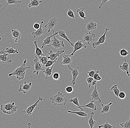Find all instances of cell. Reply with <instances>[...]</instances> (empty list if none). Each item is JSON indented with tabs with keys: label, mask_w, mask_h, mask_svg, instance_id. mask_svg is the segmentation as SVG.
Wrapping results in <instances>:
<instances>
[{
	"label": "cell",
	"mask_w": 130,
	"mask_h": 128,
	"mask_svg": "<svg viewBox=\"0 0 130 128\" xmlns=\"http://www.w3.org/2000/svg\"><path fill=\"white\" fill-rule=\"evenodd\" d=\"M26 62L27 59H25L22 64L21 66L16 69L13 72L8 75L9 77H11L12 75H15L16 77V78L19 80H23L24 79L26 70L28 69H30L31 68L30 66H26Z\"/></svg>",
	"instance_id": "cell-1"
},
{
	"label": "cell",
	"mask_w": 130,
	"mask_h": 128,
	"mask_svg": "<svg viewBox=\"0 0 130 128\" xmlns=\"http://www.w3.org/2000/svg\"><path fill=\"white\" fill-rule=\"evenodd\" d=\"M50 99L52 101L53 104L60 106L66 105L67 101H69V100L66 98L64 95L60 91L58 92L56 95L50 97Z\"/></svg>",
	"instance_id": "cell-2"
},
{
	"label": "cell",
	"mask_w": 130,
	"mask_h": 128,
	"mask_svg": "<svg viewBox=\"0 0 130 128\" xmlns=\"http://www.w3.org/2000/svg\"><path fill=\"white\" fill-rule=\"evenodd\" d=\"M18 106H16L15 103H8L1 105V110L4 114L10 115L17 111L18 109Z\"/></svg>",
	"instance_id": "cell-3"
},
{
	"label": "cell",
	"mask_w": 130,
	"mask_h": 128,
	"mask_svg": "<svg viewBox=\"0 0 130 128\" xmlns=\"http://www.w3.org/2000/svg\"><path fill=\"white\" fill-rule=\"evenodd\" d=\"M43 100V98H41L40 96H39L38 99L37 100L36 102L34 104L28 107L26 110L23 111V113L26 114L27 116L31 115L32 114V112L34 111V109L38 106L39 103L40 101H42Z\"/></svg>",
	"instance_id": "cell-4"
},
{
	"label": "cell",
	"mask_w": 130,
	"mask_h": 128,
	"mask_svg": "<svg viewBox=\"0 0 130 128\" xmlns=\"http://www.w3.org/2000/svg\"><path fill=\"white\" fill-rule=\"evenodd\" d=\"M39 57L36 56L35 58L33 60L35 67H34V70L32 72L33 73H36L37 75H39L40 71L41 70H43V71L45 70V69H43L42 68V64L40 61H39Z\"/></svg>",
	"instance_id": "cell-5"
},
{
	"label": "cell",
	"mask_w": 130,
	"mask_h": 128,
	"mask_svg": "<svg viewBox=\"0 0 130 128\" xmlns=\"http://www.w3.org/2000/svg\"><path fill=\"white\" fill-rule=\"evenodd\" d=\"M58 20L56 18L54 17L49 20L47 24L45 25L44 27L48 29V33L50 32L51 30L56 27L58 25Z\"/></svg>",
	"instance_id": "cell-6"
},
{
	"label": "cell",
	"mask_w": 130,
	"mask_h": 128,
	"mask_svg": "<svg viewBox=\"0 0 130 128\" xmlns=\"http://www.w3.org/2000/svg\"><path fill=\"white\" fill-rule=\"evenodd\" d=\"M110 30L109 27H107L105 28V33H104L103 35H102L101 37L99 38V40L97 42H94L92 43V48H95L98 46H100L101 44H104L106 40V35L107 32Z\"/></svg>",
	"instance_id": "cell-7"
},
{
	"label": "cell",
	"mask_w": 130,
	"mask_h": 128,
	"mask_svg": "<svg viewBox=\"0 0 130 128\" xmlns=\"http://www.w3.org/2000/svg\"><path fill=\"white\" fill-rule=\"evenodd\" d=\"M64 42L62 41H60L58 39L55 37V35L53 36L52 42L50 45V47H53L55 49H58L61 47H64Z\"/></svg>",
	"instance_id": "cell-8"
},
{
	"label": "cell",
	"mask_w": 130,
	"mask_h": 128,
	"mask_svg": "<svg viewBox=\"0 0 130 128\" xmlns=\"http://www.w3.org/2000/svg\"><path fill=\"white\" fill-rule=\"evenodd\" d=\"M53 34L51 36H48L46 37L45 39L43 40V42L41 45V49H43L44 47H50L52 42L53 40H52L51 38L52 37H53L54 35H56L58 34V32L56 31L54 33V31L53 30Z\"/></svg>",
	"instance_id": "cell-9"
},
{
	"label": "cell",
	"mask_w": 130,
	"mask_h": 128,
	"mask_svg": "<svg viewBox=\"0 0 130 128\" xmlns=\"http://www.w3.org/2000/svg\"><path fill=\"white\" fill-rule=\"evenodd\" d=\"M68 68L69 70H70L72 72V75H73V79L72 81V85H74L76 83V80L77 77L79 75L78 70L79 69V67L77 66L75 68L73 69L70 66V65H68Z\"/></svg>",
	"instance_id": "cell-10"
},
{
	"label": "cell",
	"mask_w": 130,
	"mask_h": 128,
	"mask_svg": "<svg viewBox=\"0 0 130 128\" xmlns=\"http://www.w3.org/2000/svg\"><path fill=\"white\" fill-rule=\"evenodd\" d=\"M95 35L94 33L89 32L85 34L83 36V40L87 42V44L90 45V43L95 41Z\"/></svg>",
	"instance_id": "cell-11"
},
{
	"label": "cell",
	"mask_w": 130,
	"mask_h": 128,
	"mask_svg": "<svg viewBox=\"0 0 130 128\" xmlns=\"http://www.w3.org/2000/svg\"><path fill=\"white\" fill-rule=\"evenodd\" d=\"M31 85H32V83L31 82L27 83L26 81L24 82L23 85H20V87L18 89L19 92L20 93L21 92H23L24 94H25L27 92L30 90Z\"/></svg>",
	"instance_id": "cell-12"
},
{
	"label": "cell",
	"mask_w": 130,
	"mask_h": 128,
	"mask_svg": "<svg viewBox=\"0 0 130 128\" xmlns=\"http://www.w3.org/2000/svg\"><path fill=\"white\" fill-rule=\"evenodd\" d=\"M87 46L84 44H83L82 41L78 40L77 42L75 43L74 46V50L73 52L70 55V56L71 57L74 56V54L78 50H80L82 48H87Z\"/></svg>",
	"instance_id": "cell-13"
},
{
	"label": "cell",
	"mask_w": 130,
	"mask_h": 128,
	"mask_svg": "<svg viewBox=\"0 0 130 128\" xmlns=\"http://www.w3.org/2000/svg\"><path fill=\"white\" fill-rule=\"evenodd\" d=\"M64 50H58L57 51V52H53V50H50L48 53L49 60H54L56 58L59 57L60 54L64 52Z\"/></svg>",
	"instance_id": "cell-14"
},
{
	"label": "cell",
	"mask_w": 130,
	"mask_h": 128,
	"mask_svg": "<svg viewBox=\"0 0 130 128\" xmlns=\"http://www.w3.org/2000/svg\"><path fill=\"white\" fill-rule=\"evenodd\" d=\"M90 96L91 97V99L92 100L95 101V100H97L98 101V103H100L101 102V100L100 98V95L97 89V86L96 85H95V88L92 91V93L91 94Z\"/></svg>",
	"instance_id": "cell-15"
},
{
	"label": "cell",
	"mask_w": 130,
	"mask_h": 128,
	"mask_svg": "<svg viewBox=\"0 0 130 128\" xmlns=\"http://www.w3.org/2000/svg\"><path fill=\"white\" fill-rule=\"evenodd\" d=\"M44 23L43 21H41L40 24V27L39 29H37L36 31H33L32 35L34 38L37 37H40L41 35L45 34L44 30L42 28V25Z\"/></svg>",
	"instance_id": "cell-16"
},
{
	"label": "cell",
	"mask_w": 130,
	"mask_h": 128,
	"mask_svg": "<svg viewBox=\"0 0 130 128\" xmlns=\"http://www.w3.org/2000/svg\"><path fill=\"white\" fill-rule=\"evenodd\" d=\"M11 30H12V35H13L12 38L14 39L15 43H17L21 37V33L18 30H14L13 28L11 29Z\"/></svg>",
	"instance_id": "cell-17"
},
{
	"label": "cell",
	"mask_w": 130,
	"mask_h": 128,
	"mask_svg": "<svg viewBox=\"0 0 130 128\" xmlns=\"http://www.w3.org/2000/svg\"><path fill=\"white\" fill-rule=\"evenodd\" d=\"M9 54L4 53L0 55V61L3 63H10L12 62V60L11 57H8L7 56Z\"/></svg>",
	"instance_id": "cell-18"
},
{
	"label": "cell",
	"mask_w": 130,
	"mask_h": 128,
	"mask_svg": "<svg viewBox=\"0 0 130 128\" xmlns=\"http://www.w3.org/2000/svg\"><path fill=\"white\" fill-rule=\"evenodd\" d=\"M94 100H92L90 102L86 105L83 106H80L78 107L77 108H79L81 109V110L83 111H84V109L83 108V107L89 108H92L93 111H97V107H96V105L94 103Z\"/></svg>",
	"instance_id": "cell-19"
},
{
	"label": "cell",
	"mask_w": 130,
	"mask_h": 128,
	"mask_svg": "<svg viewBox=\"0 0 130 128\" xmlns=\"http://www.w3.org/2000/svg\"><path fill=\"white\" fill-rule=\"evenodd\" d=\"M97 26V23L93 21H91L87 24L86 26V29L87 31H95L96 29Z\"/></svg>",
	"instance_id": "cell-20"
},
{
	"label": "cell",
	"mask_w": 130,
	"mask_h": 128,
	"mask_svg": "<svg viewBox=\"0 0 130 128\" xmlns=\"http://www.w3.org/2000/svg\"><path fill=\"white\" fill-rule=\"evenodd\" d=\"M73 60L71 58L69 54L64 55L63 56V60L61 62V64L63 65H70L72 63Z\"/></svg>",
	"instance_id": "cell-21"
},
{
	"label": "cell",
	"mask_w": 130,
	"mask_h": 128,
	"mask_svg": "<svg viewBox=\"0 0 130 128\" xmlns=\"http://www.w3.org/2000/svg\"><path fill=\"white\" fill-rule=\"evenodd\" d=\"M58 34L60 37H62V38H64L67 41H68L69 42V43L70 44L71 46L73 47H74V46L75 43H71L70 41V40L68 37L66 35V33H65V31L64 30H59L58 31Z\"/></svg>",
	"instance_id": "cell-22"
},
{
	"label": "cell",
	"mask_w": 130,
	"mask_h": 128,
	"mask_svg": "<svg viewBox=\"0 0 130 128\" xmlns=\"http://www.w3.org/2000/svg\"><path fill=\"white\" fill-rule=\"evenodd\" d=\"M4 53H7L9 54H19V51L17 49L14 50L13 48V47L11 48H6V50H2L0 52V54H2Z\"/></svg>",
	"instance_id": "cell-23"
},
{
	"label": "cell",
	"mask_w": 130,
	"mask_h": 128,
	"mask_svg": "<svg viewBox=\"0 0 130 128\" xmlns=\"http://www.w3.org/2000/svg\"><path fill=\"white\" fill-rule=\"evenodd\" d=\"M34 44L36 47V50L35 52L36 56L38 57L41 56H45V55L43 53L41 48H40L38 47V45H37V41L36 40H35L34 41Z\"/></svg>",
	"instance_id": "cell-24"
},
{
	"label": "cell",
	"mask_w": 130,
	"mask_h": 128,
	"mask_svg": "<svg viewBox=\"0 0 130 128\" xmlns=\"http://www.w3.org/2000/svg\"><path fill=\"white\" fill-rule=\"evenodd\" d=\"M94 114L95 113L93 112L90 113V118L88 120V123L91 128H93L94 126L96 125V122L93 119V116Z\"/></svg>",
	"instance_id": "cell-25"
},
{
	"label": "cell",
	"mask_w": 130,
	"mask_h": 128,
	"mask_svg": "<svg viewBox=\"0 0 130 128\" xmlns=\"http://www.w3.org/2000/svg\"><path fill=\"white\" fill-rule=\"evenodd\" d=\"M42 1L39 0H30V2L28 5V7L29 8L33 7H38L41 3H42Z\"/></svg>",
	"instance_id": "cell-26"
},
{
	"label": "cell",
	"mask_w": 130,
	"mask_h": 128,
	"mask_svg": "<svg viewBox=\"0 0 130 128\" xmlns=\"http://www.w3.org/2000/svg\"><path fill=\"white\" fill-rule=\"evenodd\" d=\"M54 65L55 64L53 65L51 68H50V67H46V68H45V70L43 71V72L45 74V79H47L49 77L52 75V73L53 69V67H54Z\"/></svg>",
	"instance_id": "cell-27"
},
{
	"label": "cell",
	"mask_w": 130,
	"mask_h": 128,
	"mask_svg": "<svg viewBox=\"0 0 130 128\" xmlns=\"http://www.w3.org/2000/svg\"><path fill=\"white\" fill-rule=\"evenodd\" d=\"M67 112L69 113H74V114H76L77 115L79 116L80 117H87L88 116V114L87 113L84 112V111L81 110L80 111L78 112H73L71 111L66 109Z\"/></svg>",
	"instance_id": "cell-28"
},
{
	"label": "cell",
	"mask_w": 130,
	"mask_h": 128,
	"mask_svg": "<svg viewBox=\"0 0 130 128\" xmlns=\"http://www.w3.org/2000/svg\"><path fill=\"white\" fill-rule=\"evenodd\" d=\"M120 68L123 71H126L127 76L129 75V64H128V63L126 62L125 58V62H123L122 65H120Z\"/></svg>",
	"instance_id": "cell-29"
},
{
	"label": "cell",
	"mask_w": 130,
	"mask_h": 128,
	"mask_svg": "<svg viewBox=\"0 0 130 128\" xmlns=\"http://www.w3.org/2000/svg\"><path fill=\"white\" fill-rule=\"evenodd\" d=\"M112 104V102L110 103H109L106 104V105H105L104 104H102L101 106L102 110L101 111V113H108V112H109L110 108V106Z\"/></svg>",
	"instance_id": "cell-30"
},
{
	"label": "cell",
	"mask_w": 130,
	"mask_h": 128,
	"mask_svg": "<svg viewBox=\"0 0 130 128\" xmlns=\"http://www.w3.org/2000/svg\"><path fill=\"white\" fill-rule=\"evenodd\" d=\"M85 9H86V8H81L80 9H77L76 12L78 13L79 16L81 17V18H83L85 21H87V19L85 17V13L84 12V10Z\"/></svg>",
	"instance_id": "cell-31"
},
{
	"label": "cell",
	"mask_w": 130,
	"mask_h": 128,
	"mask_svg": "<svg viewBox=\"0 0 130 128\" xmlns=\"http://www.w3.org/2000/svg\"><path fill=\"white\" fill-rule=\"evenodd\" d=\"M38 57L43 66H44L47 61L49 60L48 56H41Z\"/></svg>",
	"instance_id": "cell-32"
},
{
	"label": "cell",
	"mask_w": 130,
	"mask_h": 128,
	"mask_svg": "<svg viewBox=\"0 0 130 128\" xmlns=\"http://www.w3.org/2000/svg\"><path fill=\"white\" fill-rule=\"evenodd\" d=\"M22 1H19L18 0H7V3H6V5L5 6V7L3 8L1 11H3L4 9L5 8L7 7V6L9 5H16L18 3H22Z\"/></svg>",
	"instance_id": "cell-33"
},
{
	"label": "cell",
	"mask_w": 130,
	"mask_h": 128,
	"mask_svg": "<svg viewBox=\"0 0 130 128\" xmlns=\"http://www.w3.org/2000/svg\"><path fill=\"white\" fill-rule=\"evenodd\" d=\"M118 85H114L111 87L110 90H112L114 92L115 94L117 97H118V95L119 93H120V90L119 89L118 87Z\"/></svg>",
	"instance_id": "cell-34"
},
{
	"label": "cell",
	"mask_w": 130,
	"mask_h": 128,
	"mask_svg": "<svg viewBox=\"0 0 130 128\" xmlns=\"http://www.w3.org/2000/svg\"><path fill=\"white\" fill-rule=\"evenodd\" d=\"M121 48L120 51V56L123 57H126L129 54V51H127L124 48Z\"/></svg>",
	"instance_id": "cell-35"
},
{
	"label": "cell",
	"mask_w": 130,
	"mask_h": 128,
	"mask_svg": "<svg viewBox=\"0 0 130 128\" xmlns=\"http://www.w3.org/2000/svg\"><path fill=\"white\" fill-rule=\"evenodd\" d=\"M69 101L70 102H73L75 105H76V107L80 106V105L79 103V101L78 100V97H76L73 98L71 99H70L69 100Z\"/></svg>",
	"instance_id": "cell-36"
},
{
	"label": "cell",
	"mask_w": 130,
	"mask_h": 128,
	"mask_svg": "<svg viewBox=\"0 0 130 128\" xmlns=\"http://www.w3.org/2000/svg\"><path fill=\"white\" fill-rule=\"evenodd\" d=\"M98 127L99 128H113L115 127V126H112L107 122H105L104 123L102 124L101 125H99Z\"/></svg>",
	"instance_id": "cell-37"
},
{
	"label": "cell",
	"mask_w": 130,
	"mask_h": 128,
	"mask_svg": "<svg viewBox=\"0 0 130 128\" xmlns=\"http://www.w3.org/2000/svg\"><path fill=\"white\" fill-rule=\"evenodd\" d=\"M57 58H56L54 60H49L46 63L44 66L45 68L47 67H50V66H52L53 65L55 64V63L56 62Z\"/></svg>",
	"instance_id": "cell-38"
},
{
	"label": "cell",
	"mask_w": 130,
	"mask_h": 128,
	"mask_svg": "<svg viewBox=\"0 0 130 128\" xmlns=\"http://www.w3.org/2000/svg\"><path fill=\"white\" fill-rule=\"evenodd\" d=\"M120 125L123 128H130V116L129 120L126 121L125 122L122 123H120Z\"/></svg>",
	"instance_id": "cell-39"
},
{
	"label": "cell",
	"mask_w": 130,
	"mask_h": 128,
	"mask_svg": "<svg viewBox=\"0 0 130 128\" xmlns=\"http://www.w3.org/2000/svg\"><path fill=\"white\" fill-rule=\"evenodd\" d=\"M93 78L94 79H95L97 81H100L101 80L102 78L100 76V74H99V70L95 71V72Z\"/></svg>",
	"instance_id": "cell-40"
},
{
	"label": "cell",
	"mask_w": 130,
	"mask_h": 128,
	"mask_svg": "<svg viewBox=\"0 0 130 128\" xmlns=\"http://www.w3.org/2000/svg\"><path fill=\"white\" fill-rule=\"evenodd\" d=\"M67 14L70 17L72 18L73 19L75 18L74 13L73 12V10L71 9H69L67 12Z\"/></svg>",
	"instance_id": "cell-41"
},
{
	"label": "cell",
	"mask_w": 130,
	"mask_h": 128,
	"mask_svg": "<svg viewBox=\"0 0 130 128\" xmlns=\"http://www.w3.org/2000/svg\"><path fill=\"white\" fill-rule=\"evenodd\" d=\"M93 77H89L87 79V81L88 84V87L90 88L91 86L92 85V81H93Z\"/></svg>",
	"instance_id": "cell-42"
},
{
	"label": "cell",
	"mask_w": 130,
	"mask_h": 128,
	"mask_svg": "<svg viewBox=\"0 0 130 128\" xmlns=\"http://www.w3.org/2000/svg\"><path fill=\"white\" fill-rule=\"evenodd\" d=\"M126 97L125 93L124 92H121L119 94L118 97L120 99H125Z\"/></svg>",
	"instance_id": "cell-43"
},
{
	"label": "cell",
	"mask_w": 130,
	"mask_h": 128,
	"mask_svg": "<svg viewBox=\"0 0 130 128\" xmlns=\"http://www.w3.org/2000/svg\"><path fill=\"white\" fill-rule=\"evenodd\" d=\"M53 78L55 80H58L60 79V75L58 73L55 72L53 75Z\"/></svg>",
	"instance_id": "cell-44"
},
{
	"label": "cell",
	"mask_w": 130,
	"mask_h": 128,
	"mask_svg": "<svg viewBox=\"0 0 130 128\" xmlns=\"http://www.w3.org/2000/svg\"><path fill=\"white\" fill-rule=\"evenodd\" d=\"M65 90L67 93H71L73 91V88L72 86H69L66 87Z\"/></svg>",
	"instance_id": "cell-45"
},
{
	"label": "cell",
	"mask_w": 130,
	"mask_h": 128,
	"mask_svg": "<svg viewBox=\"0 0 130 128\" xmlns=\"http://www.w3.org/2000/svg\"><path fill=\"white\" fill-rule=\"evenodd\" d=\"M88 74V76L89 77H93L94 74H95V71L94 70H91V71H88L87 72Z\"/></svg>",
	"instance_id": "cell-46"
},
{
	"label": "cell",
	"mask_w": 130,
	"mask_h": 128,
	"mask_svg": "<svg viewBox=\"0 0 130 128\" xmlns=\"http://www.w3.org/2000/svg\"><path fill=\"white\" fill-rule=\"evenodd\" d=\"M40 25L39 23H35L33 25V28L35 30H37V29H39L40 27Z\"/></svg>",
	"instance_id": "cell-47"
},
{
	"label": "cell",
	"mask_w": 130,
	"mask_h": 128,
	"mask_svg": "<svg viewBox=\"0 0 130 128\" xmlns=\"http://www.w3.org/2000/svg\"><path fill=\"white\" fill-rule=\"evenodd\" d=\"M109 1H110V0H102V2L101 3V4L99 6V9H101L102 6L105 4L106 2H107Z\"/></svg>",
	"instance_id": "cell-48"
},
{
	"label": "cell",
	"mask_w": 130,
	"mask_h": 128,
	"mask_svg": "<svg viewBox=\"0 0 130 128\" xmlns=\"http://www.w3.org/2000/svg\"><path fill=\"white\" fill-rule=\"evenodd\" d=\"M96 82L97 81L95 80V79H93V81H92V85L95 86L96 85Z\"/></svg>",
	"instance_id": "cell-49"
},
{
	"label": "cell",
	"mask_w": 130,
	"mask_h": 128,
	"mask_svg": "<svg viewBox=\"0 0 130 128\" xmlns=\"http://www.w3.org/2000/svg\"><path fill=\"white\" fill-rule=\"evenodd\" d=\"M0 6H3V5H2L1 4H0Z\"/></svg>",
	"instance_id": "cell-50"
},
{
	"label": "cell",
	"mask_w": 130,
	"mask_h": 128,
	"mask_svg": "<svg viewBox=\"0 0 130 128\" xmlns=\"http://www.w3.org/2000/svg\"><path fill=\"white\" fill-rule=\"evenodd\" d=\"M2 39V38L1 37H0V41H1V40Z\"/></svg>",
	"instance_id": "cell-51"
},
{
	"label": "cell",
	"mask_w": 130,
	"mask_h": 128,
	"mask_svg": "<svg viewBox=\"0 0 130 128\" xmlns=\"http://www.w3.org/2000/svg\"><path fill=\"white\" fill-rule=\"evenodd\" d=\"M128 76H129V77H130V74H129V75H128Z\"/></svg>",
	"instance_id": "cell-52"
}]
</instances>
